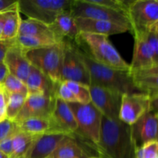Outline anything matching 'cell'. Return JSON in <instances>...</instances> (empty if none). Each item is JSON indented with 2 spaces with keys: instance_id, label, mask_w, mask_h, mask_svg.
I'll return each instance as SVG.
<instances>
[{
  "instance_id": "cell-19",
  "label": "cell",
  "mask_w": 158,
  "mask_h": 158,
  "mask_svg": "<svg viewBox=\"0 0 158 158\" xmlns=\"http://www.w3.org/2000/svg\"><path fill=\"white\" fill-rule=\"evenodd\" d=\"M154 66H158V60L154 58L144 35H134V49L129 70L148 69Z\"/></svg>"
},
{
  "instance_id": "cell-25",
  "label": "cell",
  "mask_w": 158,
  "mask_h": 158,
  "mask_svg": "<svg viewBox=\"0 0 158 158\" xmlns=\"http://www.w3.org/2000/svg\"><path fill=\"white\" fill-rule=\"evenodd\" d=\"M15 42L26 52L32 49L48 47L61 43L54 35H18L15 38Z\"/></svg>"
},
{
  "instance_id": "cell-28",
  "label": "cell",
  "mask_w": 158,
  "mask_h": 158,
  "mask_svg": "<svg viewBox=\"0 0 158 158\" xmlns=\"http://www.w3.org/2000/svg\"><path fill=\"white\" fill-rule=\"evenodd\" d=\"M27 97V95L23 94H9L6 107V119L11 121H15V118L23 108Z\"/></svg>"
},
{
  "instance_id": "cell-5",
  "label": "cell",
  "mask_w": 158,
  "mask_h": 158,
  "mask_svg": "<svg viewBox=\"0 0 158 158\" xmlns=\"http://www.w3.org/2000/svg\"><path fill=\"white\" fill-rule=\"evenodd\" d=\"M73 0H18L20 12L29 19L50 26L56 17L70 11Z\"/></svg>"
},
{
  "instance_id": "cell-34",
  "label": "cell",
  "mask_w": 158,
  "mask_h": 158,
  "mask_svg": "<svg viewBox=\"0 0 158 158\" xmlns=\"http://www.w3.org/2000/svg\"><path fill=\"white\" fill-rule=\"evenodd\" d=\"M56 97L60 98L63 101L66 102V103H78L77 98L73 95L72 91L63 82H61L57 86Z\"/></svg>"
},
{
  "instance_id": "cell-1",
  "label": "cell",
  "mask_w": 158,
  "mask_h": 158,
  "mask_svg": "<svg viewBox=\"0 0 158 158\" xmlns=\"http://www.w3.org/2000/svg\"><path fill=\"white\" fill-rule=\"evenodd\" d=\"M94 148L102 158H135L137 150L131 126L103 116L100 140Z\"/></svg>"
},
{
  "instance_id": "cell-40",
  "label": "cell",
  "mask_w": 158,
  "mask_h": 158,
  "mask_svg": "<svg viewBox=\"0 0 158 158\" xmlns=\"http://www.w3.org/2000/svg\"><path fill=\"white\" fill-rule=\"evenodd\" d=\"M0 158H9V156L6 155V154H5L4 153H2L1 151H0Z\"/></svg>"
},
{
  "instance_id": "cell-20",
  "label": "cell",
  "mask_w": 158,
  "mask_h": 158,
  "mask_svg": "<svg viewBox=\"0 0 158 158\" xmlns=\"http://www.w3.org/2000/svg\"><path fill=\"white\" fill-rule=\"evenodd\" d=\"M49 26L53 35L60 42L65 40L75 41L80 33L76 19L71 15L70 11L60 14L53 23Z\"/></svg>"
},
{
  "instance_id": "cell-2",
  "label": "cell",
  "mask_w": 158,
  "mask_h": 158,
  "mask_svg": "<svg viewBox=\"0 0 158 158\" xmlns=\"http://www.w3.org/2000/svg\"><path fill=\"white\" fill-rule=\"evenodd\" d=\"M73 43L94 61L114 69L129 71L130 64L122 58L106 35L80 32Z\"/></svg>"
},
{
  "instance_id": "cell-38",
  "label": "cell",
  "mask_w": 158,
  "mask_h": 158,
  "mask_svg": "<svg viewBox=\"0 0 158 158\" xmlns=\"http://www.w3.org/2000/svg\"><path fill=\"white\" fill-rule=\"evenodd\" d=\"M18 3V0H0V12L11 9Z\"/></svg>"
},
{
  "instance_id": "cell-29",
  "label": "cell",
  "mask_w": 158,
  "mask_h": 158,
  "mask_svg": "<svg viewBox=\"0 0 158 158\" xmlns=\"http://www.w3.org/2000/svg\"><path fill=\"white\" fill-rule=\"evenodd\" d=\"M63 83L72 91L78 103L82 104L91 103L89 86L73 81H63Z\"/></svg>"
},
{
  "instance_id": "cell-6",
  "label": "cell",
  "mask_w": 158,
  "mask_h": 158,
  "mask_svg": "<svg viewBox=\"0 0 158 158\" xmlns=\"http://www.w3.org/2000/svg\"><path fill=\"white\" fill-rule=\"evenodd\" d=\"M74 114L78 130L75 135L81 136L90 142L97 144L100 140L103 115L91 103L82 104L80 103H67Z\"/></svg>"
},
{
  "instance_id": "cell-26",
  "label": "cell",
  "mask_w": 158,
  "mask_h": 158,
  "mask_svg": "<svg viewBox=\"0 0 158 158\" xmlns=\"http://www.w3.org/2000/svg\"><path fill=\"white\" fill-rule=\"evenodd\" d=\"M35 136L18 129L12 137V153L9 158H23Z\"/></svg>"
},
{
  "instance_id": "cell-27",
  "label": "cell",
  "mask_w": 158,
  "mask_h": 158,
  "mask_svg": "<svg viewBox=\"0 0 158 158\" xmlns=\"http://www.w3.org/2000/svg\"><path fill=\"white\" fill-rule=\"evenodd\" d=\"M53 35L49 26L36 20L29 19L22 20L19 29L18 35Z\"/></svg>"
},
{
  "instance_id": "cell-24",
  "label": "cell",
  "mask_w": 158,
  "mask_h": 158,
  "mask_svg": "<svg viewBox=\"0 0 158 158\" xmlns=\"http://www.w3.org/2000/svg\"><path fill=\"white\" fill-rule=\"evenodd\" d=\"M50 158H89L75 136H67L56 149Z\"/></svg>"
},
{
  "instance_id": "cell-35",
  "label": "cell",
  "mask_w": 158,
  "mask_h": 158,
  "mask_svg": "<svg viewBox=\"0 0 158 158\" xmlns=\"http://www.w3.org/2000/svg\"><path fill=\"white\" fill-rule=\"evenodd\" d=\"M9 94L3 87L2 84L0 85V123L6 119V107H7Z\"/></svg>"
},
{
  "instance_id": "cell-33",
  "label": "cell",
  "mask_w": 158,
  "mask_h": 158,
  "mask_svg": "<svg viewBox=\"0 0 158 158\" xmlns=\"http://www.w3.org/2000/svg\"><path fill=\"white\" fill-rule=\"evenodd\" d=\"M18 131L16 123L6 119L0 123V142L4 139L13 135Z\"/></svg>"
},
{
  "instance_id": "cell-39",
  "label": "cell",
  "mask_w": 158,
  "mask_h": 158,
  "mask_svg": "<svg viewBox=\"0 0 158 158\" xmlns=\"http://www.w3.org/2000/svg\"><path fill=\"white\" fill-rule=\"evenodd\" d=\"M8 74H9V71L6 66L3 63H0V85L2 84Z\"/></svg>"
},
{
  "instance_id": "cell-9",
  "label": "cell",
  "mask_w": 158,
  "mask_h": 158,
  "mask_svg": "<svg viewBox=\"0 0 158 158\" xmlns=\"http://www.w3.org/2000/svg\"><path fill=\"white\" fill-rule=\"evenodd\" d=\"M63 58L62 65L61 80L63 81H73L89 86L90 77L86 65L79 56L73 42L63 41Z\"/></svg>"
},
{
  "instance_id": "cell-10",
  "label": "cell",
  "mask_w": 158,
  "mask_h": 158,
  "mask_svg": "<svg viewBox=\"0 0 158 158\" xmlns=\"http://www.w3.org/2000/svg\"><path fill=\"white\" fill-rule=\"evenodd\" d=\"M91 103L103 117L111 120H119L121 97L123 94L115 89L90 83Z\"/></svg>"
},
{
  "instance_id": "cell-36",
  "label": "cell",
  "mask_w": 158,
  "mask_h": 158,
  "mask_svg": "<svg viewBox=\"0 0 158 158\" xmlns=\"http://www.w3.org/2000/svg\"><path fill=\"white\" fill-rule=\"evenodd\" d=\"M13 135L4 139L0 142V151L9 157L12 155V137Z\"/></svg>"
},
{
  "instance_id": "cell-17",
  "label": "cell",
  "mask_w": 158,
  "mask_h": 158,
  "mask_svg": "<svg viewBox=\"0 0 158 158\" xmlns=\"http://www.w3.org/2000/svg\"><path fill=\"white\" fill-rule=\"evenodd\" d=\"M129 73L133 84L139 92L148 94L151 99L157 98L158 66L129 70Z\"/></svg>"
},
{
  "instance_id": "cell-13",
  "label": "cell",
  "mask_w": 158,
  "mask_h": 158,
  "mask_svg": "<svg viewBox=\"0 0 158 158\" xmlns=\"http://www.w3.org/2000/svg\"><path fill=\"white\" fill-rule=\"evenodd\" d=\"M136 148L157 140V111L149 110L131 126Z\"/></svg>"
},
{
  "instance_id": "cell-11",
  "label": "cell",
  "mask_w": 158,
  "mask_h": 158,
  "mask_svg": "<svg viewBox=\"0 0 158 158\" xmlns=\"http://www.w3.org/2000/svg\"><path fill=\"white\" fill-rule=\"evenodd\" d=\"M151 110V98L143 93H131L122 95L118 119L131 126L143 114Z\"/></svg>"
},
{
  "instance_id": "cell-4",
  "label": "cell",
  "mask_w": 158,
  "mask_h": 158,
  "mask_svg": "<svg viewBox=\"0 0 158 158\" xmlns=\"http://www.w3.org/2000/svg\"><path fill=\"white\" fill-rule=\"evenodd\" d=\"M63 42L53 46L27 51L26 55L31 65L40 69L55 86L62 82Z\"/></svg>"
},
{
  "instance_id": "cell-30",
  "label": "cell",
  "mask_w": 158,
  "mask_h": 158,
  "mask_svg": "<svg viewBox=\"0 0 158 158\" xmlns=\"http://www.w3.org/2000/svg\"><path fill=\"white\" fill-rule=\"evenodd\" d=\"M2 86L8 94H23L28 96V89L24 82L9 73L2 83Z\"/></svg>"
},
{
  "instance_id": "cell-15",
  "label": "cell",
  "mask_w": 158,
  "mask_h": 158,
  "mask_svg": "<svg viewBox=\"0 0 158 158\" xmlns=\"http://www.w3.org/2000/svg\"><path fill=\"white\" fill-rule=\"evenodd\" d=\"M67 134L48 133L36 135L23 158H50Z\"/></svg>"
},
{
  "instance_id": "cell-7",
  "label": "cell",
  "mask_w": 158,
  "mask_h": 158,
  "mask_svg": "<svg viewBox=\"0 0 158 158\" xmlns=\"http://www.w3.org/2000/svg\"><path fill=\"white\" fill-rule=\"evenodd\" d=\"M127 15L134 35H144L158 23L157 0L129 1Z\"/></svg>"
},
{
  "instance_id": "cell-22",
  "label": "cell",
  "mask_w": 158,
  "mask_h": 158,
  "mask_svg": "<svg viewBox=\"0 0 158 158\" xmlns=\"http://www.w3.org/2000/svg\"><path fill=\"white\" fill-rule=\"evenodd\" d=\"M28 95L46 94L56 97L57 86H55L40 69L32 66L30 73L26 81Z\"/></svg>"
},
{
  "instance_id": "cell-41",
  "label": "cell",
  "mask_w": 158,
  "mask_h": 158,
  "mask_svg": "<svg viewBox=\"0 0 158 158\" xmlns=\"http://www.w3.org/2000/svg\"><path fill=\"white\" fill-rule=\"evenodd\" d=\"M1 35H2V30L1 29H0V37H1Z\"/></svg>"
},
{
  "instance_id": "cell-31",
  "label": "cell",
  "mask_w": 158,
  "mask_h": 158,
  "mask_svg": "<svg viewBox=\"0 0 158 158\" xmlns=\"http://www.w3.org/2000/svg\"><path fill=\"white\" fill-rule=\"evenodd\" d=\"M135 158H158L157 140L148 142L137 148Z\"/></svg>"
},
{
  "instance_id": "cell-37",
  "label": "cell",
  "mask_w": 158,
  "mask_h": 158,
  "mask_svg": "<svg viewBox=\"0 0 158 158\" xmlns=\"http://www.w3.org/2000/svg\"><path fill=\"white\" fill-rule=\"evenodd\" d=\"M14 40H10V41H2V40H0V63H3L6 52H7L10 45L13 43Z\"/></svg>"
},
{
  "instance_id": "cell-21",
  "label": "cell",
  "mask_w": 158,
  "mask_h": 158,
  "mask_svg": "<svg viewBox=\"0 0 158 158\" xmlns=\"http://www.w3.org/2000/svg\"><path fill=\"white\" fill-rule=\"evenodd\" d=\"M22 20L18 3L11 9L0 12V29L2 30L0 40L10 41L15 40Z\"/></svg>"
},
{
  "instance_id": "cell-8",
  "label": "cell",
  "mask_w": 158,
  "mask_h": 158,
  "mask_svg": "<svg viewBox=\"0 0 158 158\" xmlns=\"http://www.w3.org/2000/svg\"><path fill=\"white\" fill-rule=\"evenodd\" d=\"M70 13L74 18L104 20L131 27L127 15L125 12L95 4L90 0H73Z\"/></svg>"
},
{
  "instance_id": "cell-14",
  "label": "cell",
  "mask_w": 158,
  "mask_h": 158,
  "mask_svg": "<svg viewBox=\"0 0 158 158\" xmlns=\"http://www.w3.org/2000/svg\"><path fill=\"white\" fill-rule=\"evenodd\" d=\"M26 51L15 43V40L10 45L5 56L3 63L7 68L9 73L19 79L26 83L30 73V62L26 55Z\"/></svg>"
},
{
  "instance_id": "cell-3",
  "label": "cell",
  "mask_w": 158,
  "mask_h": 158,
  "mask_svg": "<svg viewBox=\"0 0 158 158\" xmlns=\"http://www.w3.org/2000/svg\"><path fill=\"white\" fill-rule=\"evenodd\" d=\"M76 48L89 72L90 83L115 89L122 94L140 93L133 84L129 71L114 69L100 64L81 52L77 46Z\"/></svg>"
},
{
  "instance_id": "cell-32",
  "label": "cell",
  "mask_w": 158,
  "mask_h": 158,
  "mask_svg": "<svg viewBox=\"0 0 158 158\" xmlns=\"http://www.w3.org/2000/svg\"><path fill=\"white\" fill-rule=\"evenodd\" d=\"M144 38L154 54V58L158 60V23L144 34Z\"/></svg>"
},
{
  "instance_id": "cell-18",
  "label": "cell",
  "mask_w": 158,
  "mask_h": 158,
  "mask_svg": "<svg viewBox=\"0 0 158 158\" xmlns=\"http://www.w3.org/2000/svg\"><path fill=\"white\" fill-rule=\"evenodd\" d=\"M51 117L61 133L69 136L77 134L78 125L72 110L67 103L56 97L54 99Z\"/></svg>"
},
{
  "instance_id": "cell-42",
  "label": "cell",
  "mask_w": 158,
  "mask_h": 158,
  "mask_svg": "<svg viewBox=\"0 0 158 158\" xmlns=\"http://www.w3.org/2000/svg\"><path fill=\"white\" fill-rule=\"evenodd\" d=\"M89 158H98V157H89Z\"/></svg>"
},
{
  "instance_id": "cell-23",
  "label": "cell",
  "mask_w": 158,
  "mask_h": 158,
  "mask_svg": "<svg viewBox=\"0 0 158 158\" xmlns=\"http://www.w3.org/2000/svg\"><path fill=\"white\" fill-rule=\"evenodd\" d=\"M16 125L19 131L32 135H40L48 133H61L51 117L28 118L16 123Z\"/></svg>"
},
{
  "instance_id": "cell-16",
  "label": "cell",
  "mask_w": 158,
  "mask_h": 158,
  "mask_svg": "<svg viewBox=\"0 0 158 158\" xmlns=\"http://www.w3.org/2000/svg\"><path fill=\"white\" fill-rule=\"evenodd\" d=\"M75 19L80 32L98 34L108 37L111 35L123 33L131 31L130 26L120 23H112L104 20L89 19Z\"/></svg>"
},
{
  "instance_id": "cell-12",
  "label": "cell",
  "mask_w": 158,
  "mask_h": 158,
  "mask_svg": "<svg viewBox=\"0 0 158 158\" xmlns=\"http://www.w3.org/2000/svg\"><path fill=\"white\" fill-rule=\"evenodd\" d=\"M55 97L46 94L28 95L23 108L14 122L19 123L32 117H51Z\"/></svg>"
}]
</instances>
